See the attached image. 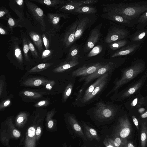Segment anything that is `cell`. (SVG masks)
<instances>
[{
	"label": "cell",
	"mask_w": 147,
	"mask_h": 147,
	"mask_svg": "<svg viewBox=\"0 0 147 147\" xmlns=\"http://www.w3.org/2000/svg\"><path fill=\"white\" fill-rule=\"evenodd\" d=\"M129 41L126 39L121 40L115 41L109 44V47L113 50L122 48L129 44Z\"/></svg>",
	"instance_id": "39"
},
{
	"label": "cell",
	"mask_w": 147,
	"mask_h": 147,
	"mask_svg": "<svg viewBox=\"0 0 147 147\" xmlns=\"http://www.w3.org/2000/svg\"><path fill=\"white\" fill-rule=\"evenodd\" d=\"M88 22L87 17L84 18L80 20L75 31V41L82 36Z\"/></svg>",
	"instance_id": "28"
},
{
	"label": "cell",
	"mask_w": 147,
	"mask_h": 147,
	"mask_svg": "<svg viewBox=\"0 0 147 147\" xmlns=\"http://www.w3.org/2000/svg\"><path fill=\"white\" fill-rule=\"evenodd\" d=\"M78 50L76 47H72L70 49L67 58L65 61H69L79 60Z\"/></svg>",
	"instance_id": "40"
},
{
	"label": "cell",
	"mask_w": 147,
	"mask_h": 147,
	"mask_svg": "<svg viewBox=\"0 0 147 147\" xmlns=\"http://www.w3.org/2000/svg\"><path fill=\"white\" fill-rule=\"evenodd\" d=\"M44 93L37 92L29 91H25L22 92L23 94L28 97L36 98L41 97Z\"/></svg>",
	"instance_id": "42"
},
{
	"label": "cell",
	"mask_w": 147,
	"mask_h": 147,
	"mask_svg": "<svg viewBox=\"0 0 147 147\" xmlns=\"http://www.w3.org/2000/svg\"><path fill=\"white\" fill-rule=\"evenodd\" d=\"M101 26V24L90 32L85 45V48L86 51L92 49L99 39L101 35L100 30Z\"/></svg>",
	"instance_id": "18"
},
{
	"label": "cell",
	"mask_w": 147,
	"mask_h": 147,
	"mask_svg": "<svg viewBox=\"0 0 147 147\" xmlns=\"http://www.w3.org/2000/svg\"><path fill=\"white\" fill-rule=\"evenodd\" d=\"M147 78V68L145 73L140 79L122 90L113 94L110 97L111 100L113 101H121L131 97L140 90Z\"/></svg>",
	"instance_id": "8"
},
{
	"label": "cell",
	"mask_w": 147,
	"mask_h": 147,
	"mask_svg": "<svg viewBox=\"0 0 147 147\" xmlns=\"http://www.w3.org/2000/svg\"><path fill=\"white\" fill-rule=\"evenodd\" d=\"M25 4L24 0H10L8 3L10 8L18 17V19L21 22L25 19L24 13Z\"/></svg>",
	"instance_id": "16"
},
{
	"label": "cell",
	"mask_w": 147,
	"mask_h": 147,
	"mask_svg": "<svg viewBox=\"0 0 147 147\" xmlns=\"http://www.w3.org/2000/svg\"><path fill=\"white\" fill-rule=\"evenodd\" d=\"M147 126L146 123H142L141 127V147H146L147 140Z\"/></svg>",
	"instance_id": "38"
},
{
	"label": "cell",
	"mask_w": 147,
	"mask_h": 147,
	"mask_svg": "<svg viewBox=\"0 0 147 147\" xmlns=\"http://www.w3.org/2000/svg\"><path fill=\"white\" fill-rule=\"evenodd\" d=\"M11 12L4 7H1L0 8V18L5 20L7 16Z\"/></svg>",
	"instance_id": "45"
},
{
	"label": "cell",
	"mask_w": 147,
	"mask_h": 147,
	"mask_svg": "<svg viewBox=\"0 0 147 147\" xmlns=\"http://www.w3.org/2000/svg\"><path fill=\"white\" fill-rule=\"evenodd\" d=\"M28 114L24 112H21L16 117L15 123V126L18 129L23 128L27 123L28 119Z\"/></svg>",
	"instance_id": "27"
},
{
	"label": "cell",
	"mask_w": 147,
	"mask_h": 147,
	"mask_svg": "<svg viewBox=\"0 0 147 147\" xmlns=\"http://www.w3.org/2000/svg\"><path fill=\"white\" fill-rule=\"evenodd\" d=\"M96 0H87L85 1H68L65 4L59 8L60 11L68 12L74 11L76 9L85 5H89L97 3Z\"/></svg>",
	"instance_id": "14"
},
{
	"label": "cell",
	"mask_w": 147,
	"mask_h": 147,
	"mask_svg": "<svg viewBox=\"0 0 147 147\" xmlns=\"http://www.w3.org/2000/svg\"></svg>",
	"instance_id": "60"
},
{
	"label": "cell",
	"mask_w": 147,
	"mask_h": 147,
	"mask_svg": "<svg viewBox=\"0 0 147 147\" xmlns=\"http://www.w3.org/2000/svg\"><path fill=\"white\" fill-rule=\"evenodd\" d=\"M147 37V28L138 29L134 33L130 35L129 38L131 43L142 42Z\"/></svg>",
	"instance_id": "22"
},
{
	"label": "cell",
	"mask_w": 147,
	"mask_h": 147,
	"mask_svg": "<svg viewBox=\"0 0 147 147\" xmlns=\"http://www.w3.org/2000/svg\"><path fill=\"white\" fill-rule=\"evenodd\" d=\"M22 42L19 37L11 36L7 42L8 51L6 54L11 62L20 66L23 64V56L20 45Z\"/></svg>",
	"instance_id": "7"
},
{
	"label": "cell",
	"mask_w": 147,
	"mask_h": 147,
	"mask_svg": "<svg viewBox=\"0 0 147 147\" xmlns=\"http://www.w3.org/2000/svg\"><path fill=\"white\" fill-rule=\"evenodd\" d=\"M24 2L27 8L26 14L28 18L34 25L39 27L42 31H45L46 25L45 14L42 9L29 0H25Z\"/></svg>",
	"instance_id": "6"
},
{
	"label": "cell",
	"mask_w": 147,
	"mask_h": 147,
	"mask_svg": "<svg viewBox=\"0 0 147 147\" xmlns=\"http://www.w3.org/2000/svg\"><path fill=\"white\" fill-rule=\"evenodd\" d=\"M28 34L40 53L43 51V42L42 37L38 33L34 31H30L28 32Z\"/></svg>",
	"instance_id": "26"
},
{
	"label": "cell",
	"mask_w": 147,
	"mask_h": 147,
	"mask_svg": "<svg viewBox=\"0 0 147 147\" xmlns=\"http://www.w3.org/2000/svg\"><path fill=\"white\" fill-rule=\"evenodd\" d=\"M103 12H112L134 22L147 11V1L136 2L103 4Z\"/></svg>",
	"instance_id": "1"
},
{
	"label": "cell",
	"mask_w": 147,
	"mask_h": 147,
	"mask_svg": "<svg viewBox=\"0 0 147 147\" xmlns=\"http://www.w3.org/2000/svg\"><path fill=\"white\" fill-rule=\"evenodd\" d=\"M48 103V102L46 100H42L38 102L35 104V106L36 107H40L46 105Z\"/></svg>",
	"instance_id": "51"
},
{
	"label": "cell",
	"mask_w": 147,
	"mask_h": 147,
	"mask_svg": "<svg viewBox=\"0 0 147 147\" xmlns=\"http://www.w3.org/2000/svg\"><path fill=\"white\" fill-rule=\"evenodd\" d=\"M117 134L122 140V142L127 140L131 134V125L127 117L126 116L120 118L118 120Z\"/></svg>",
	"instance_id": "13"
},
{
	"label": "cell",
	"mask_w": 147,
	"mask_h": 147,
	"mask_svg": "<svg viewBox=\"0 0 147 147\" xmlns=\"http://www.w3.org/2000/svg\"><path fill=\"white\" fill-rule=\"evenodd\" d=\"M55 82L53 81H49L45 85L46 88L49 90H51L52 88V86Z\"/></svg>",
	"instance_id": "54"
},
{
	"label": "cell",
	"mask_w": 147,
	"mask_h": 147,
	"mask_svg": "<svg viewBox=\"0 0 147 147\" xmlns=\"http://www.w3.org/2000/svg\"><path fill=\"white\" fill-rule=\"evenodd\" d=\"M122 144L123 147H135L132 142H128L127 140L123 142Z\"/></svg>",
	"instance_id": "50"
},
{
	"label": "cell",
	"mask_w": 147,
	"mask_h": 147,
	"mask_svg": "<svg viewBox=\"0 0 147 147\" xmlns=\"http://www.w3.org/2000/svg\"><path fill=\"white\" fill-rule=\"evenodd\" d=\"M28 44L30 51L32 55L35 58H40L38 52L31 41L27 38Z\"/></svg>",
	"instance_id": "44"
},
{
	"label": "cell",
	"mask_w": 147,
	"mask_h": 147,
	"mask_svg": "<svg viewBox=\"0 0 147 147\" xmlns=\"http://www.w3.org/2000/svg\"><path fill=\"white\" fill-rule=\"evenodd\" d=\"M20 33L25 60L26 62L30 61V59L28 55L30 50L28 44L27 38L25 36L23 31L21 30H20Z\"/></svg>",
	"instance_id": "32"
},
{
	"label": "cell",
	"mask_w": 147,
	"mask_h": 147,
	"mask_svg": "<svg viewBox=\"0 0 147 147\" xmlns=\"http://www.w3.org/2000/svg\"><path fill=\"white\" fill-rule=\"evenodd\" d=\"M141 46V43H131L122 47L117 51L111 56L112 58L116 57L128 55L133 54Z\"/></svg>",
	"instance_id": "19"
},
{
	"label": "cell",
	"mask_w": 147,
	"mask_h": 147,
	"mask_svg": "<svg viewBox=\"0 0 147 147\" xmlns=\"http://www.w3.org/2000/svg\"><path fill=\"white\" fill-rule=\"evenodd\" d=\"M125 60L126 58H123L118 62H109L93 74L86 77H80L78 82H83L84 83L80 89L86 88L91 82L100 77L108 73H113L116 69L121 66Z\"/></svg>",
	"instance_id": "5"
},
{
	"label": "cell",
	"mask_w": 147,
	"mask_h": 147,
	"mask_svg": "<svg viewBox=\"0 0 147 147\" xmlns=\"http://www.w3.org/2000/svg\"><path fill=\"white\" fill-rule=\"evenodd\" d=\"M55 113V111L52 110L48 112L47 114L45 126L47 131L54 132L57 130V122L55 120L53 119Z\"/></svg>",
	"instance_id": "21"
},
{
	"label": "cell",
	"mask_w": 147,
	"mask_h": 147,
	"mask_svg": "<svg viewBox=\"0 0 147 147\" xmlns=\"http://www.w3.org/2000/svg\"><path fill=\"white\" fill-rule=\"evenodd\" d=\"M16 147H22L20 146H16Z\"/></svg>",
	"instance_id": "58"
},
{
	"label": "cell",
	"mask_w": 147,
	"mask_h": 147,
	"mask_svg": "<svg viewBox=\"0 0 147 147\" xmlns=\"http://www.w3.org/2000/svg\"><path fill=\"white\" fill-rule=\"evenodd\" d=\"M146 68L145 63L142 60L139 59L134 60L129 66L122 70L120 77L115 79L114 82V86L106 96L118 92L121 87L144 71Z\"/></svg>",
	"instance_id": "2"
},
{
	"label": "cell",
	"mask_w": 147,
	"mask_h": 147,
	"mask_svg": "<svg viewBox=\"0 0 147 147\" xmlns=\"http://www.w3.org/2000/svg\"><path fill=\"white\" fill-rule=\"evenodd\" d=\"M49 81L43 79L32 78L26 80L23 84L27 86H38L42 84L46 85Z\"/></svg>",
	"instance_id": "30"
},
{
	"label": "cell",
	"mask_w": 147,
	"mask_h": 147,
	"mask_svg": "<svg viewBox=\"0 0 147 147\" xmlns=\"http://www.w3.org/2000/svg\"><path fill=\"white\" fill-rule=\"evenodd\" d=\"M10 34V30L8 26H4L2 23L0 24V34L2 35Z\"/></svg>",
	"instance_id": "46"
},
{
	"label": "cell",
	"mask_w": 147,
	"mask_h": 147,
	"mask_svg": "<svg viewBox=\"0 0 147 147\" xmlns=\"http://www.w3.org/2000/svg\"><path fill=\"white\" fill-rule=\"evenodd\" d=\"M67 121L74 130L78 135L86 140V136L75 117L73 114L69 113H67Z\"/></svg>",
	"instance_id": "20"
},
{
	"label": "cell",
	"mask_w": 147,
	"mask_h": 147,
	"mask_svg": "<svg viewBox=\"0 0 147 147\" xmlns=\"http://www.w3.org/2000/svg\"><path fill=\"white\" fill-rule=\"evenodd\" d=\"M106 63L101 62L84 65L73 71L71 73V77L76 78L80 77V78L88 76Z\"/></svg>",
	"instance_id": "12"
},
{
	"label": "cell",
	"mask_w": 147,
	"mask_h": 147,
	"mask_svg": "<svg viewBox=\"0 0 147 147\" xmlns=\"http://www.w3.org/2000/svg\"><path fill=\"white\" fill-rule=\"evenodd\" d=\"M75 78L74 77L72 78L65 87L62 98V101L63 102H65L67 100L72 92L75 82Z\"/></svg>",
	"instance_id": "33"
},
{
	"label": "cell",
	"mask_w": 147,
	"mask_h": 147,
	"mask_svg": "<svg viewBox=\"0 0 147 147\" xmlns=\"http://www.w3.org/2000/svg\"><path fill=\"white\" fill-rule=\"evenodd\" d=\"M141 117L142 118H145L147 117V111L141 115Z\"/></svg>",
	"instance_id": "56"
},
{
	"label": "cell",
	"mask_w": 147,
	"mask_h": 147,
	"mask_svg": "<svg viewBox=\"0 0 147 147\" xmlns=\"http://www.w3.org/2000/svg\"><path fill=\"white\" fill-rule=\"evenodd\" d=\"M47 15L49 22L55 28L58 26L61 18H66L67 17L64 13H49Z\"/></svg>",
	"instance_id": "25"
},
{
	"label": "cell",
	"mask_w": 147,
	"mask_h": 147,
	"mask_svg": "<svg viewBox=\"0 0 147 147\" xmlns=\"http://www.w3.org/2000/svg\"><path fill=\"white\" fill-rule=\"evenodd\" d=\"M105 147H115L114 145L109 139L105 140L104 142Z\"/></svg>",
	"instance_id": "52"
},
{
	"label": "cell",
	"mask_w": 147,
	"mask_h": 147,
	"mask_svg": "<svg viewBox=\"0 0 147 147\" xmlns=\"http://www.w3.org/2000/svg\"><path fill=\"white\" fill-rule=\"evenodd\" d=\"M130 32L125 27L115 26L111 28L105 38V42L108 44L118 40L125 39L129 37Z\"/></svg>",
	"instance_id": "11"
},
{
	"label": "cell",
	"mask_w": 147,
	"mask_h": 147,
	"mask_svg": "<svg viewBox=\"0 0 147 147\" xmlns=\"http://www.w3.org/2000/svg\"></svg>",
	"instance_id": "59"
},
{
	"label": "cell",
	"mask_w": 147,
	"mask_h": 147,
	"mask_svg": "<svg viewBox=\"0 0 147 147\" xmlns=\"http://www.w3.org/2000/svg\"><path fill=\"white\" fill-rule=\"evenodd\" d=\"M63 147H67L66 144H64L63 145Z\"/></svg>",
	"instance_id": "57"
},
{
	"label": "cell",
	"mask_w": 147,
	"mask_h": 147,
	"mask_svg": "<svg viewBox=\"0 0 147 147\" xmlns=\"http://www.w3.org/2000/svg\"><path fill=\"white\" fill-rule=\"evenodd\" d=\"M11 101L9 99H7L4 100L0 104V109H3L5 107H7L10 103Z\"/></svg>",
	"instance_id": "49"
},
{
	"label": "cell",
	"mask_w": 147,
	"mask_h": 147,
	"mask_svg": "<svg viewBox=\"0 0 147 147\" xmlns=\"http://www.w3.org/2000/svg\"><path fill=\"white\" fill-rule=\"evenodd\" d=\"M136 28L138 29L147 28V11L143 13L139 18L136 23Z\"/></svg>",
	"instance_id": "36"
},
{
	"label": "cell",
	"mask_w": 147,
	"mask_h": 147,
	"mask_svg": "<svg viewBox=\"0 0 147 147\" xmlns=\"http://www.w3.org/2000/svg\"><path fill=\"white\" fill-rule=\"evenodd\" d=\"M7 22L8 26L10 31V35H11L13 31L14 28L17 27H22V26L21 24V22L18 19H16L9 14L6 16L5 19Z\"/></svg>",
	"instance_id": "31"
},
{
	"label": "cell",
	"mask_w": 147,
	"mask_h": 147,
	"mask_svg": "<svg viewBox=\"0 0 147 147\" xmlns=\"http://www.w3.org/2000/svg\"><path fill=\"white\" fill-rule=\"evenodd\" d=\"M52 54L51 50L46 49L43 51L42 53L41 58L42 59H46L50 57Z\"/></svg>",
	"instance_id": "47"
},
{
	"label": "cell",
	"mask_w": 147,
	"mask_h": 147,
	"mask_svg": "<svg viewBox=\"0 0 147 147\" xmlns=\"http://www.w3.org/2000/svg\"><path fill=\"white\" fill-rule=\"evenodd\" d=\"M112 73H109L106 77L96 87L92 93L75 107H82L89 105L98 99L107 87L111 80Z\"/></svg>",
	"instance_id": "10"
},
{
	"label": "cell",
	"mask_w": 147,
	"mask_h": 147,
	"mask_svg": "<svg viewBox=\"0 0 147 147\" xmlns=\"http://www.w3.org/2000/svg\"><path fill=\"white\" fill-rule=\"evenodd\" d=\"M144 98L141 95H137L132 98L129 101V107L131 108L138 107L142 104Z\"/></svg>",
	"instance_id": "34"
},
{
	"label": "cell",
	"mask_w": 147,
	"mask_h": 147,
	"mask_svg": "<svg viewBox=\"0 0 147 147\" xmlns=\"http://www.w3.org/2000/svg\"><path fill=\"white\" fill-rule=\"evenodd\" d=\"M4 83L2 80H1L0 82V95L1 96L2 91L3 90Z\"/></svg>",
	"instance_id": "55"
},
{
	"label": "cell",
	"mask_w": 147,
	"mask_h": 147,
	"mask_svg": "<svg viewBox=\"0 0 147 147\" xmlns=\"http://www.w3.org/2000/svg\"><path fill=\"white\" fill-rule=\"evenodd\" d=\"M79 63V60L65 61L55 68L53 71L56 73L62 72L74 67Z\"/></svg>",
	"instance_id": "24"
},
{
	"label": "cell",
	"mask_w": 147,
	"mask_h": 147,
	"mask_svg": "<svg viewBox=\"0 0 147 147\" xmlns=\"http://www.w3.org/2000/svg\"><path fill=\"white\" fill-rule=\"evenodd\" d=\"M96 9L93 7L88 6H81L76 9L74 12L81 14H90L96 12Z\"/></svg>",
	"instance_id": "37"
},
{
	"label": "cell",
	"mask_w": 147,
	"mask_h": 147,
	"mask_svg": "<svg viewBox=\"0 0 147 147\" xmlns=\"http://www.w3.org/2000/svg\"><path fill=\"white\" fill-rule=\"evenodd\" d=\"M119 110L118 106L112 102L101 100L95 104L88 112L98 120L107 121L113 118Z\"/></svg>",
	"instance_id": "3"
},
{
	"label": "cell",
	"mask_w": 147,
	"mask_h": 147,
	"mask_svg": "<svg viewBox=\"0 0 147 147\" xmlns=\"http://www.w3.org/2000/svg\"><path fill=\"white\" fill-rule=\"evenodd\" d=\"M22 133L15 126L12 117L7 118L1 124L0 141L2 145L10 147L11 139L17 140L21 138Z\"/></svg>",
	"instance_id": "4"
},
{
	"label": "cell",
	"mask_w": 147,
	"mask_h": 147,
	"mask_svg": "<svg viewBox=\"0 0 147 147\" xmlns=\"http://www.w3.org/2000/svg\"><path fill=\"white\" fill-rule=\"evenodd\" d=\"M25 131L22 136L20 142V145L23 147H36L37 142L36 138V117L32 120L27 125H25Z\"/></svg>",
	"instance_id": "9"
},
{
	"label": "cell",
	"mask_w": 147,
	"mask_h": 147,
	"mask_svg": "<svg viewBox=\"0 0 147 147\" xmlns=\"http://www.w3.org/2000/svg\"><path fill=\"white\" fill-rule=\"evenodd\" d=\"M42 37L43 43L46 49H49V39L44 33L42 34Z\"/></svg>",
	"instance_id": "48"
},
{
	"label": "cell",
	"mask_w": 147,
	"mask_h": 147,
	"mask_svg": "<svg viewBox=\"0 0 147 147\" xmlns=\"http://www.w3.org/2000/svg\"><path fill=\"white\" fill-rule=\"evenodd\" d=\"M47 7H55L57 9L66 3L68 1L63 0H32Z\"/></svg>",
	"instance_id": "23"
},
{
	"label": "cell",
	"mask_w": 147,
	"mask_h": 147,
	"mask_svg": "<svg viewBox=\"0 0 147 147\" xmlns=\"http://www.w3.org/2000/svg\"><path fill=\"white\" fill-rule=\"evenodd\" d=\"M82 123L85 134L87 138L90 140L95 139L99 142L100 139L96 131L87 125L84 122L82 121Z\"/></svg>",
	"instance_id": "29"
},
{
	"label": "cell",
	"mask_w": 147,
	"mask_h": 147,
	"mask_svg": "<svg viewBox=\"0 0 147 147\" xmlns=\"http://www.w3.org/2000/svg\"><path fill=\"white\" fill-rule=\"evenodd\" d=\"M102 49V46L100 45L94 47L88 54V57H90L97 55L100 53Z\"/></svg>",
	"instance_id": "43"
},
{
	"label": "cell",
	"mask_w": 147,
	"mask_h": 147,
	"mask_svg": "<svg viewBox=\"0 0 147 147\" xmlns=\"http://www.w3.org/2000/svg\"><path fill=\"white\" fill-rule=\"evenodd\" d=\"M132 119L133 122L136 126V128L138 130H139V123L138 122L137 119L136 117L134 115L132 116Z\"/></svg>",
	"instance_id": "53"
},
{
	"label": "cell",
	"mask_w": 147,
	"mask_h": 147,
	"mask_svg": "<svg viewBox=\"0 0 147 147\" xmlns=\"http://www.w3.org/2000/svg\"><path fill=\"white\" fill-rule=\"evenodd\" d=\"M36 141L38 142L42 136L43 131V120L42 119L36 117Z\"/></svg>",
	"instance_id": "35"
},
{
	"label": "cell",
	"mask_w": 147,
	"mask_h": 147,
	"mask_svg": "<svg viewBox=\"0 0 147 147\" xmlns=\"http://www.w3.org/2000/svg\"><path fill=\"white\" fill-rule=\"evenodd\" d=\"M80 20L77 19L65 31L63 38V44L65 47H69L75 42V31Z\"/></svg>",
	"instance_id": "17"
},
{
	"label": "cell",
	"mask_w": 147,
	"mask_h": 147,
	"mask_svg": "<svg viewBox=\"0 0 147 147\" xmlns=\"http://www.w3.org/2000/svg\"><path fill=\"white\" fill-rule=\"evenodd\" d=\"M101 16L103 18L115 22L125 27L132 28L135 25L133 22L112 12L105 13L102 14Z\"/></svg>",
	"instance_id": "15"
},
{
	"label": "cell",
	"mask_w": 147,
	"mask_h": 147,
	"mask_svg": "<svg viewBox=\"0 0 147 147\" xmlns=\"http://www.w3.org/2000/svg\"><path fill=\"white\" fill-rule=\"evenodd\" d=\"M53 63H41L32 68L28 71V73L39 72L44 70L53 65Z\"/></svg>",
	"instance_id": "41"
}]
</instances>
